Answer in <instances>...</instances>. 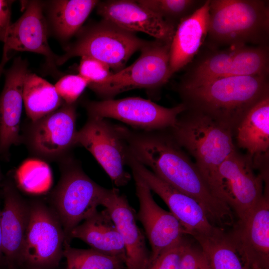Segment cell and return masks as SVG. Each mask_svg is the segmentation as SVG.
I'll list each match as a JSON object with an SVG mask.
<instances>
[{
  "instance_id": "cell-1",
  "label": "cell",
  "mask_w": 269,
  "mask_h": 269,
  "mask_svg": "<svg viewBox=\"0 0 269 269\" xmlns=\"http://www.w3.org/2000/svg\"><path fill=\"white\" fill-rule=\"evenodd\" d=\"M122 130L129 154L134 159L168 184L198 201L213 225L223 228L234 224L231 208L214 192L195 162L169 132L138 131L123 126Z\"/></svg>"
},
{
  "instance_id": "cell-2",
  "label": "cell",
  "mask_w": 269,
  "mask_h": 269,
  "mask_svg": "<svg viewBox=\"0 0 269 269\" xmlns=\"http://www.w3.org/2000/svg\"><path fill=\"white\" fill-rule=\"evenodd\" d=\"M178 90L187 108L229 126L234 132L250 109L269 95V76H228Z\"/></svg>"
},
{
  "instance_id": "cell-3",
  "label": "cell",
  "mask_w": 269,
  "mask_h": 269,
  "mask_svg": "<svg viewBox=\"0 0 269 269\" xmlns=\"http://www.w3.org/2000/svg\"><path fill=\"white\" fill-rule=\"evenodd\" d=\"M269 43L268 0H210L208 31L203 46L220 49Z\"/></svg>"
},
{
  "instance_id": "cell-4",
  "label": "cell",
  "mask_w": 269,
  "mask_h": 269,
  "mask_svg": "<svg viewBox=\"0 0 269 269\" xmlns=\"http://www.w3.org/2000/svg\"><path fill=\"white\" fill-rule=\"evenodd\" d=\"M168 130L179 145L194 158L197 167L216 194L218 169L236 150L233 130L200 112L187 108Z\"/></svg>"
},
{
  "instance_id": "cell-5",
  "label": "cell",
  "mask_w": 269,
  "mask_h": 269,
  "mask_svg": "<svg viewBox=\"0 0 269 269\" xmlns=\"http://www.w3.org/2000/svg\"><path fill=\"white\" fill-rule=\"evenodd\" d=\"M77 33L75 42L57 57L56 65L73 57L88 56L107 64L115 73L124 68L130 58L150 42L104 18L81 28Z\"/></svg>"
},
{
  "instance_id": "cell-6",
  "label": "cell",
  "mask_w": 269,
  "mask_h": 269,
  "mask_svg": "<svg viewBox=\"0 0 269 269\" xmlns=\"http://www.w3.org/2000/svg\"><path fill=\"white\" fill-rule=\"evenodd\" d=\"M170 46V43L150 41L132 64L89 88L103 100L133 89L160 88L173 75L169 64Z\"/></svg>"
},
{
  "instance_id": "cell-7",
  "label": "cell",
  "mask_w": 269,
  "mask_h": 269,
  "mask_svg": "<svg viewBox=\"0 0 269 269\" xmlns=\"http://www.w3.org/2000/svg\"><path fill=\"white\" fill-rule=\"evenodd\" d=\"M108 189L92 180L78 166L63 173L51 195V208L63 227L65 244L71 242L72 230L97 210Z\"/></svg>"
},
{
  "instance_id": "cell-8",
  "label": "cell",
  "mask_w": 269,
  "mask_h": 269,
  "mask_svg": "<svg viewBox=\"0 0 269 269\" xmlns=\"http://www.w3.org/2000/svg\"><path fill=\"white\" fill-rule=\"evenodd\" d=\"M30 215L19 264L27 269H54L63 257L65 236L51 207L29 202Z\"/></svg>"
},
{
  "instance_id": "cell-9",
  "label": "cell",
  "mask_w": 269,
  "mask_h": 269,
  "mask_svg": "<svg viewBox=\"0 0 269 269\" xmlns=\"http://www.w3.org/2000/svg\"><path fill=\"white\" fill-rule=\"evenodd\" d=\"M250 157L237 149L219 166L214 190L244 222L263 196V176L256 175Z\"/></svg>"
},
{
  "instance_id": "cell-10",
  "label": "cell",
  "mask_w": 269,
  "mask_h": 269,
  "mask_svg": "<svg viewBox=\"0 0 269 269\" xmlns=\"http://www.w3.org/2000/svg\"><path fill=\"white\" fill-rule=\"evenodd\" d=\"M75 145L89 151L117 187L127 185L131 179L125 166L129 155L128 146L121 129L107 119L89 116L77 131Z\"/></svg>"
},
{
  "instance_id": "cell-11",
  "label": "cell",
  "mask_w": 269,
  "mask_h": 269,
  "mask_svg": "<svg viewBox=\"0 0 269 269\" xmlns=\"http://www.w3.org/2000/svg\"><path fill=\"white\" fill-rule=\"evenodd\" d=\"M86 107L89 116L117 120L142 131L171 128L186 109L183 103L166 108L138 97L93 101Z\"/></svg>"
},
{
  "instance_id": "cell-12",
  "label": "cell",
  "mask_w": 269,
  "mask_h": 269,
  "mask_svg": "<svg viewBox=\"0 0 269 269\" xmlns=\"http://www.w3.org/2000/svg\"><path fill=\"white\" fill-rule=\"evenodd\" d=\"M132 172L139 201L136 219L142 225L151 248L149 266L161 253L180 242L186 234L174 215L155 202L151 190L143 180L135 172Z\"/></svg>"
},
{
  "instance_id": "cell-13",
  "label": "cell",
  "mask_w": 269,
  "mask_h": 269,
  "mask_svg": "<svg viewBox=\"0 0 269 269\" xmlns=\"http://www.w3.org/2000/svg\"><path fill=\"white\" fill-rule=\"evenodd\" d=\"M127 165L143 180L151 190L163 200L170 212L182 225L186 235L194 237L208 234L217 227L211 223L198 201L160 179L130 154Z\"/></svg>"
},
{
  "instance_id": "cell-14",
  "label": "cell",
  "mask_w": 269,
  "mask_h": 269,
  "mask_svg": "<svg viewBox=\"0 0 269 269\" xmlns=\"http://www.w3.org/2000/svg\"><path fill=\"white\" fill-rule=\"evenodd\" d=\"M48 31L42 2L29 1L22 15L0 32V40L4 43L2 55L9 58L11 51L33 52L44 56L54 67L58 57L49 45Z\"/></svg>"
},
{
  "instance_id": "cell-15",
  "label": "cell",
  "mask_w": 269,
  "mask_h": 269,
  "mask_svg": "<svg viewBox=\"0 0 269 269\" xmlns=\"http://www.w3.org/2000/svg\"><path fill=\"white\" fill-rule=\"evenodd\" d=\"M77 115L74 104L64 103L59 108L32 122L29 141L37 154L56 157L75 145Z\"/></svg>"
},
{
  "instance_id": "cell-16",
  "label": "cell",
  "mask_w": 269,
  "mask_h": 269,
  "mask_svg": "<svg viewBox=\"0 0 269 269\" xmlns=\"http://www.w3.org/2000/svg\"><path fill=\"white\" fill-rule=\"evenodd\" d=\"M121 235L126 251V269H146L150 255L144 233L136 224V212L119 189L108 190L102 205Z\"/></svg>"
},
{
  "instance_id": "cell-17",
  "label": "cell",
  "mask_w": 269,
  "mask_h": 269,
  "mask_svg": "<svg viewBox=\"0 0 269 269\" xmlns=\"http://www.w3.org/2000/svg\"><path fill=\"white\" fill-rule=\"evenodd\" d=\"M97 13L120 27L130 32H141L155 40L171 43L175 29L136 0L99 1Z\"/></svg>"
},
{
  "instance_id": "cell-18",
  "label": "cell",
  "mask_w": 269,
  "mask_h": 269,
  "mask_svg": "<svg viewBox=\"0 0 269 269\" xmlns=\"http://www.w3.org/2000/svg\"><path fill=\"white\" fill-rule=\"evenodd\" d=\"M28 71L26 61L17 57L5 73L0 95V154H6L12 145H17L21 141L23 88Z\"/></svg>"
},
{
  "instance_id": "cell-19",
  "label": "cell",
  "mask_w": 269,
  "mask_h": 269,
  "mask_svg": "<svg viewBox=\"0 0 269 269\" xmlns=\"http://www.w3.org/2000/svg\"><path fill=\"white\" fill-rule=\"evenodd\" d=\"M237 144L247 151L254 169L268 179L269 95L253 106L236 128Z\"/></svg>"
},
{
  "instance_id": "cell-20",
  "label": "cell",
  "mask_w": 269,
  "mask_h": 269,
  "mask_svg": "<svg viewBox=\"0 0 269 269\" xmlns=\"http://www.w3.org/2000/svg\"><path fill=\"white\" fill-rule=\"evenodd\" d=\"M3 207L0 213L2 253L11 263L19 264L28 224L29 203L11 182L2 185Z\"/></svg>"
},
{
  "instance_id": "cell-21",
  "label": "cell",
  "mask_w": 269,
  "mask_h": 269,
  "mask_svg": "<svg viewBox=\"0 0 269 269\" xmlns=\"http://www.w3.org/2000/svg\"><path fill=\"white\" fill-rule=\"evenodd\" d=\"M239 241L251 268L269 269V198L266 186L263 196L243 223L232 231Z\"/></svg>"
},
{
  "instance_id": "cell-22",
  "label": "cell",
  "mask_w": 269,
  "mask_h": 269,
  "mask_svg": "<svg viewBox=\"0 0 269 269\" xmlns=\"http://www.w3.org/2000/svg\"><path fill=\"white\" fill-rule=\"evenodd\" d=\"M210 0L176 27L170 43L169 64L173 74L185 67L195 58L207 35L209 21Z\"/></svg>"
},
{
  "instance_id": "cell-23",
  "label": "cell",
  "mask_w": 269,
  "mask_h": 269,
  "mask_svg": "<svg viewBox=\"0 0 269 269\" xmlns=\"http://www.w3.org/2000/svg\"><path fill=\"white\" fill-rule=\"evenodd\" d=\"M70 238L81 240L93 249L126 260L123 239L105 208L101 211L97 210L74 228Z\"/></svg>"
},
{
  "instance_id": "cell-24",
  "label": "cell",
  "mask_w": 269,
  "mask_h": 269,
  "mask_svg": "<svg viewBox=\"0 0 269 269\" xmlns=\"http://www.w3.org/2000/svg\"><path fill=\"white\" fill-rule=\"evenodd\" d=\"M239 46L210 49L202 46L195 58L185 67L186 71L178 89L193 88L226 77Z\"/></svg>"
},
{
  "instance_id": "cell-25",
  "label": "cell",
  "mask_w": 269,
  "mask_h": 269,
  "mask_svg": "<svg viewBox=\"0 0 269 269\" xmlns=\"http://www.w3.org/2000/svg\"><path fill=\"white\" fill-rule=\"evenodd\" d=\"M204 252L210 269H251L242 246L233 232L216 227L208 234L193 237Z\"/></svg>"
},
{
  "instance_id": "cell-26",
  "label": "cell",
  "mask_w": 269,
  "mask_h": 269,
  "mask_svg": "<svg viewBox=\"0 0 269 269\" xmlns=\"http://www.w3.org/2000/svg\"><path fill=\"white\" fill-rule=\"evenodd\" d=\"M99 1L97 0L50 1V22L56 36L61 40H66L77 33Z\"/></svg>"
},
{
  "instance_id": "cell-27",
  "label": "cell",
  "mask_w": 269,
  "mask_h": 269,
  "mask_svg": "<svg viewBox=\"0 0 269 269\" xmlns=\"http://www.w3.org/2000/svg\"><path fill=\"white\" fill-rule=\"evenodd\" d=\"M23 100L26 115L32 122L50 114L64 104L54 86L28 71L24 80Z\"/></svg>"
},
{
  "instance_id": "cell-28",
  "label": "cell",
  "mask_w": 269,
  "mask_h": 269,
  "mask_svg": "<svg viewBox=\"0 0 269 269\" xmlns=\"http://www.w3.org/2000/svg\"><path fill=\"white\" fill-rule=\"evenodd\" d=\"M269 74V46L242 45L237 49L226 77Z\"/></svg>"
},
{
  "instance_id": "cell-29",
  "label": "cell",
  "mask_w": 269,
  "mask_h": 269,
  "mask_svg": "<svg viewBox=\"0 0 269 269\" xmlns=\"http://www.w3.org/2000/svg\"><path fill=\"white\" fill-rule=\"evenodd\" d=\"M63 255L66 261V269H126L124 258L92 248L77 249L65 244Z\"/></svg>"
},
{
  "instance_id": "cell-30",
  "label": "cell",
  "mask_w": 269,
  "mask_h": 269,
  "mask_svg": "<svg viewBox=\"0 0 269 269\" xmlns=\"http://www.w3.org/2000/svg\"><path fill=\"white\" fill-rule=\"evenodd\" d=\"M15 177L19 187L32 194L46 192L52 183L49 165L38 158H28L24 161L17 169Z\"/></svg>"
},
{
  "instance_id": "cell-31",
  "label": "cell",
  "mask_w": 269,
  "mask_h": 269,
  "mask_svg": "<svg viewBox=\"0 0 269 269\" xmlns=\"http://www.w3.org/2000/svg\"><path fill=\"white\" fill-rule=\"evenodd\" d=\"M140 4L160 16L175 29L185 18L199 8L205 0H139Z\"/></svg>"
},
{
  "instance_id": "cell-32",
  "label": "cell",
  "mask_w": 269,
  "mask_h": 269,
  "mask_svg": "<svg viewBox=\"0 0 269 269\" xmlns=\"http://www.w3.org/2000/svg\"><path fill=\"white\" fill-rule=\"evenodd\" d=\"M88 85V81L78 74L62 77L54 87L64 103L71 105L74 104Z\"/></svg>"
},
{
  "instance_id": "cell-33",
  "label": "cell",
  "mask_w": 269,
  "mask_h": 269,
  "mask_svg": "<svg viewBox=\"0 0 269 269\" xmlns=\"http://www.w3.org/2000/svg\"><path fill=\"white\" fill-rule=\"evenodd\" d=\"M81 58L79 74L88 81L89 87L99 83L113 74L107 64L91 57L82 56Z\"/></svg>"
},
{
  "instance_id": "cell-34",
  "label": "cell",
  "mask_w": 269,
  "mask_h": 269,
  "mask_svg": "<svg viewBox=\"0 0 269 269\" xmlns=\"http://www.w3.org/2000/svg\"><path fill=\"white\" fill-rule=\"evenodd\" d=\"M187 241L184 237L178 243L161 253L146 269H179Z\"/></svg>"
},
{
  "instance_id": "cell-35",
  "label": "cell",
  "mask_w": 269,
  "mask_h": 269,
  "mask_svg": "<svg viewBox=\"0 0 269 269\" xmlns=\"http://www.w3.org/2000/svg\"><path fill=\"white\" fill-rule=\"evenodd\" d=\"M179 269H210L206 256L200 247L188 241L181 260Z\"/></svg>"
},
{
  "instance_id": "cell-36",
  "label": "cell",
  "mask_w": 269,
  "mask_h": 269,
  "mask_svg": "<svg viewBox=\"0 0 269 269\" xmlns=\"http://www.w3.org/2000/svg\"><path fill=\"white\" fill-rule=\"evenodd\" d=\"M13 1L0 0V22L3 29L10 24V7Z\"/></svg>"
},
{
  "instance_id": "cell-37",
  "label": "cell",
  "mask_w": 269,
  "mask_h": 269,
  "mask_svg": "<svg viewBox=\"0 0 269 269\" xmlns=\"http://www.w3.org/2000/svg\"><path fill=\"white\" fill-rule=\"evenodd\" d=\"M8 60H9L8 58L2 56L1 61L0 63V77L3 71V67L5 63L7 62ZM1 178H2V174H1L0 169V180L1 179Z\"/></svg>"
},
{
  "instance_id": "cell-38",
  "label": "cell",
  "mask_w": 269,
  "mask_h": 269,
  "mask_svg": "<svg viewBox=\"0 0 269 269\" xmlns=\"http://www.w3.org/2000/svg\"><path fill=\"white\" fill-rule=\"evenodd\" d=\"M0 213L1 211L0 210V259L3 255L2 253V235H1V224H0Z\"/></svg>"
},
{
  "instance_id": "cell-39",
  "label": "cell",
  "mask_w": 269,
  "mask_h": 269,
  "mask_svg": "<svg viewBox=\"0 0 269 269\" xmlns=\"http://www.w3.org/2000/svg\"><path fill=\"white\" fill-rule=\"evenodd\" d=\"M251 269H264L261 268H258V267H253L251 268Z\"/></svg>"
},
{
  "instance_id": "cell-40",
  "label": "cell",
  "mask_w": 269,
  "mask_h": 269,
  "mask_svg": "<svg viewBox=\"0 0 269 269\" xmlns=\"http://www.w3.org/2000/svg\"><path fill=\"white\" fill-rule=\"evenodd\" d=\"M2 29H3V26L2 25L1 23L0 22V32Z\"/></svg>"
}]
</instances>
